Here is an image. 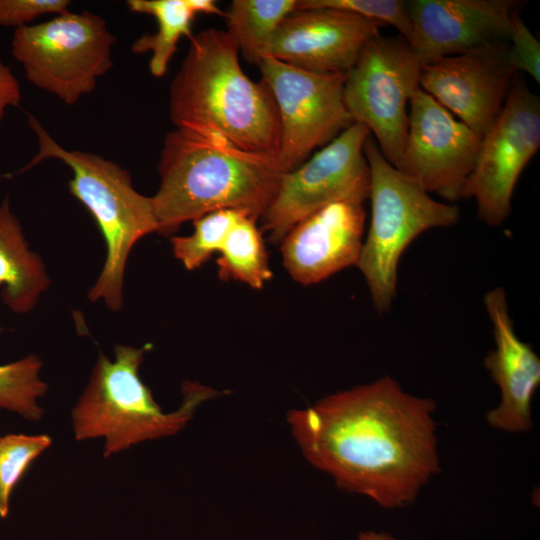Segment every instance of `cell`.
<instances>
[{"label": "cell", "mask_w": 540, "mask_h": 540, "mask_svg": "<svg viewBox=\"0 0 540 540\" xmlns=\"http://www.w3.org/2000/svg\"><path fill=\"white\" fill-rule=\"evenodd\" d=\"M435 409L384 376L292 410L287 421L311 465L391 509L412 503L440 471Z\"/></svg>", "instance_id": "cell-1"}, {"label": "cell", "mask_w": 540, "mask_h": 540, "mask_svg": "<svg viewBox=\"0 0 540 540\" xmlns=\"http://www.w3.org/2000/svg\"><path fill=\"white\" fill-rule=\"evenodd\" d=\"M238 56L225 30L193 35L171 82L170 120L176 129L213 133L240 150L278 161L281 131L275 101L262 80L253 81L243 71Z\"/></svg>", "instance_id": "cell-2"}, {"label": "cell", "mask_w": 540, "mask_h": 540, "mask_svg": "<svg viewBox=\"0 0 540 540\" xmlns=\"http://www.w3.org/2000/svg\"><path fill=\"white\" fill-rule=\"evenodd\" d=\"M160 185L151 198L157 232L172 235L187 221L232 209L257 221L272 202L279 162L238 149L223 137L174 129L158 163Z\"/></svg>", "instance_id": "cell-3"}, {"label": "cell", "mask_w": 540, "mask_h": 540, "mask_svg": "<svg viewBox=\"0 0 540 540\" xmlns=\"http://www.w3.org/2000/svg\"><path fill=\"white\" fill-rule=\"evenodd\" d=\"M150 347L116 345L113 360L99 352L89 382L72 410L76 440L104 438V457L176 434L203 402L220 394L200 383L184 382L181 405L164 412L139 376Z\"/></svg>", "instance_id": "cell-4"}, {"label": "cell", "mask_w": 540, "mask_h": 540, "mask_svg": "<svg viewBox=\"0 0 540 540\" xmlns=\"http://www.w3.org/2000/svg\"><path fill=\"white\" fill-rule=\"evenodd\" d=\"M28 122L38 138L39 151L22 171L48 158L63 161L73 172L70 193L90 211L106 243V258L88 292L92 302L101 300L111 311L123 305L124 275L128 256L144 236L157 232L151 198L137 192L127 170L96 154L66 150L36 118Z\"/></svg>", "instance_id": "cell-5"}, {"label": "cell", "mask_w": 540, "mask_h": 540, "mask_svg": "<svg viewBox=\"0 0 540 540\" xmlns=\"http://www.w3.org/2000/svg\"><path fill=\"white\" fill-rule=\"evenodd\" d=\"M370 170L371 217L356 266L362 273L373 306L388 311L396 294L399 261L423 232L449 227L459 208L430 196L415 180L393 166L370 135L364 145Z\"/></svg>", "instance_id": "cell-6"}, {"label": "cell", "mask_w": 540, "mask_h": 540, "mask_svg": "<svg viewBox=\"0 0 540 540\" xmlns=\"http://www.w3.org/2000/svg\"><path fill=\"white\" fill-rule=\"evenodd\" d=\"M115 42L101 16L66 11L15 29L12 55L33 85L73 105L112 67Z\"/></svg>", "instance_id": "cell-7"}, {"label": "cell", "mask_w": 540, "mask_h": 540, "mask_svg": "<svg viewBox=\"0 0 540 540\" xmlns=\"http://www.w3.org/2000/svg\"><path fill=\"white\" fill-rule=\"evenodd\" d=\"M422 62L402 36L376 34L346 73L345 107L353 123L374 135L383 156L399 168L409 104L420 89Z\"/></svg>", "instance_id": "cell-8"}, {"label": "cell", "mask_w": 540, "mask_h": 540, "mask_svg": "<svg viewBox=\"0 0 540 540\" xmlns=\"http://www.w3.org/2000/svg\"><path fill=\"white\" fill-rule=\"evenodd\" d=\"M370 135L364 125L353 123L282 175L272 202L260 218L272 243H281L296 224L327 205L368 199L370 170L364 145Z\"/></svg>", "instance_id": "cell-9"}, {"label": "cell", "mask_w": 540, "mask_h": 540, "mask_svg": "<svg viewBox=\"0 0 540 540\" xmlns=\"http://www.w3.org/2000/svg\"><path fill=\"white\" fill-rule=\"evenodd\" d=\"M257 66L277 107L278 161L285 173L353 124L343 97L345 73H315L273 57L263 58Z\"/></svg>", "instance_id": "cell-10"}, {"label": "cell", "mask_w": 540, "mask_h": 540, "mask_svg": "<svg viewBox=\"0 0 540 540\" xmlns=\"http://www.w3.org/2000/svg\"><path fill=\"white\" fill-rule=\"evenodd\" d=\"M540 147V100L516 73L504 106L483 135L463 198H473L481 221L501 225L515 186Z\"/></svg>", "instance_id": "cell-11"}, {"label": "cell", "mask_w": 540, "mask_h": 540, "mask_svg": "<svg viewBox=\"0 0 540 540\" xmlns=\"http://www.w3.org/2000/svg\"><path fill=\"white\" fill-rule=\"evenodd\" d=\"M481 141L482 136L420 88L410 100L398 169L428 193L456 202L463 198Z\"/></svg>", "instance_id": "cell-12"}, {"label": "cell", "mask_w": 540, "mask_h": 540, "mask_svg": "<svg viewBox=\"0 0 540 540\" xmlns=\"http://www.w3.org/2000/svg\"><path fill=\"white\" fill-rule=\"evenodd\" d=\"M516 71L508 42L422 64L420 88L482 136L500 114Z\"/></svg>", "instance_id": "cell-13"}, {"label": "cell", "mask_w": 540, "mask_h": 540, "mask_svg": "<svg viewBox=\"0 0 540 540\" xmlns=\"http://www.w3.org/2000/svg\"><path fill=\"white\" fill-rule=\"evenodd\" d=\"M384 25L326 7L296 8L275 33L266 57L315 73H347Z\"/></svg>", "instance_id": "cell-14"}, {"label": "cell", "mask_w": 540, "mask_h": 540, "mask_svg": "<svg viewBox=\"0 0 540 540\" xmlns=\"http://www.w3.org/2000/svg\"><path fill=\"white\" fill-rule=\"evenodd\" d=\"M410 46L422 64L508 42L519 12L515 0H410Z\"/></svg>", "instance_id": "cell-15"}, {"label": "cell", "mask_w": 540, "mask_h": 540, "mask_svg": "<svg viewBox=\"0 0 540 540\" xmlns=\"http://www.w3.org/2000/svg\"><path fill=\"white\" fill-rule=\"evenodd\" d=\"M364 202L327 205L296 224L281 241L283 265L302 285L356 265L365 231Z\"/></svg>", "instance_id": "cell-16"}, {"label": "cell", "mask_w": 540, "mask_h": 540, "mask_svg": "<svg viewBox=\"0 0 540 540\" xmlns=\"http://www.w3.org/2000/svg\"><path fill=\"white\" fill-rule=\"evenodd\" d=\"M483 301L495 343L484 365L501 393L499 405L486 415L487 423L504 432H528L533 427L532 399L540 385V359L517 336L505 289L499 286L489 290Z\"/></svg>", "instance_id": "cell-17"}, {"label": "cell", "mask_w": 540, "mask_h": 540, "mask_svg": "<svg viewBox=\"0 0 540 540\" xmlns=\"http://www.w3.org/2000/svg\"><path fill=\"white\" fill-rule=\"evenodd\" d=\"M49 284L42 259L29 248L20 222L11 211L9 198L4 199L0 205V287L3 302L15 313H28Z\"/></svg>", "instance_id": "cell-18"}, {"label": "cell", "mask_w": 540, "mask_h": 540, "mask_svg": "<svg viewBox=\"0 0 540 540\" xmlns=\"http://www.w3.org/2000/svg\"><path fill=\"white\" fill-rule=\"evenodd\" d=\"M131 12L147 14L155 18L157 31L140 36L132 44L135 54L151 53L149 70L155 77L166 74L182 37L193 36L192 22L196 13L189 0H129Z\"/></svg>", "instance_id": "cell-19"}, {"label": "cell", "mask_w": 540, "mask_h": 540, "mask_svg": "<svg viewBox=\"0 0 540 540\" xmlns=\"http://www.w3.org/2000/svg\"><path fill=\"white\" fill-rule=\"evenodd\" d=\"M296 6L297 0H234L225 12V31L239 53L257 65L266 57L279 26Z\"/></svg>", "instance_id": "cell-20"}, {"label": "cell", "mask_w": 540, "mask_h": 540, "mask_svg": "<svg viewBox=\"0 0 540 540\" xmlns=\"http://www.w3.org/2000/svg\"><path fill=\"white\" fill-rule=\"evenodd\" d=\"M217 259L222 280H235L262 289L272 278L266 248L256 221L242 216L228 233Z\"/></svg>", "instance_id": "cell-21"}, {"label": "cell", "mask_w": 540, "mask_h": 540, "mask_svg": "<svg viewBox=\"0 0 540 540\" xmlns=\"http://www.w3.org/2000/svg\"><path fill=\"white\" fill-rule=\"evenodd\" d=\"M42 361L28 355L15 362L0 365V408L13 411L27 420L37 421L43 415L38 403L47 391L40 379Z\"/></svg>", "instance_id": "cell-22"}, {"label": "cell", "mask_w": 540, "mask_h": 540, "mask_svg": "<svg viewBox=\"0 0 540 540\" xmlns=\"http://www.w3.org/2000/svg\"><path fill=\"white\" fill-rule=\"evenodd\" d=\"M244 215L247 214L239 210L224 209L194 220L192 234L171 238L174 257L187 270L200 268L215 252H219L232 227Z\"/></svg>", "instance_id": "cell-23"}, {"label": "cell", "mask_w": 540, "mask_h": 540, "mask_svg": "<svg viewBox=\"0 0 540 540\" xmlns=\"http://www.w3.org/2000/svg\"><path fill=\"white\" fill-rule=\"evenodd\" d=\"M51 445L48 435L9 434L0 439V517L9 512L10 495L31 462Z\"/></svg>", "instance_id": "cell-24"}, {"label": "cell", "mask_w": 540, "mask_h": 540, "mask_svg": "<svg viewBox=\"0 0 540 540\" xmlns=\"http://www.w3.org/2000/svg\"><path fill=\"white\" fill-rule=\"evenodd\" d=\"M326 7L346 10L382 25L393 26L410 44L413 28L407 1L402 0H297L296 8Z\"/></svg>", "instance_id": "cell-25"}, {"label": "cell", "mask_w": 540, "mask_h": 540, "mask_svg": "<svg viewBox=\"0 0 540 540\" xmlns=\"http://www.w3.org/2000/svg\"><path fill=\"white\" fill-rule=\"evenodd\" d=\"M508 60L513 69L540 82V43L520 17L515 14L508 40Z\"/></svg>", "instance_id": "cell-26"}, {"label": "cell", "mask_w": 540, "mask_h": 540, "mask_svg": "<svg viewBox=\"0 0 540 540\" xmlns=\"http://www.w3.org/2000/svg\"><path fill=\"white\" fill-rule=\"evenodd\" d=\"M67 0H0V26L20 28L43 14L68 11Z\"/></svg>", "instance_id": "cell-27"}, {"label": "cell", "mask_w": 540, "mask_h": 540, "mask_svg": "<svg viewBox=\"0 0 540 540\" xmlns=\"http://www.w3.org/2000/svg\"><path fill=\"white\" fill-rule=\"evenodd\" d=\"M21 88L10 68L0 60V121L7 108L19 105Z\"/></svg>", "instance_id": "cell-28"}, {"label": "cell", "mask_w": 540, "mask_h": 540, "mask_svg": "<svg viewBox=\"0 0 540 540\" xmlns=\"http://www.w3.org/2000/svg\"><path fill=\"white\" fill-rule=\"evenodd\" d=\"M357 540H397L393 536L386 533H377L374 531L362 532L357 537Z\"/></svg>", "instance_id": "cell-29"}, {"label": "cell", "mask_w": 540, "mask_h": 540, "mask_svg": "<svg viewBox=\"0 0 540 540\" xmlns=\"http://www.w3.org/2000/svg\"><path fill=\"white\" fill-rule=\"evenodd\" d=\"M0 439H1V437H0Z\"/></svg>", "instance_id": "cell-30"}]
</instances>
